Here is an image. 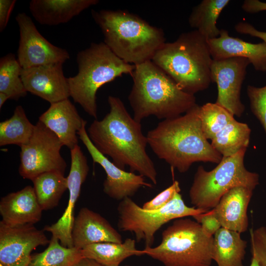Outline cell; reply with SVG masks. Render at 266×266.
<instances>
[{
    "label": "cell",
    "instance_id": "obj_26",
    "mask_svg": "<svg viewBox=\"0 0 266 266\" xmlns=\"http://www.w3.org/2000/svg\"><path fill=\"white\" fill-rule=\"evenodd\" d=\"M32 182L37 200L42 210L56 207L67 189V178L64 173L58 171L42 173Z\"/></svg>",
    "mask_w": 266,
    "mask_h": 266
},
{
    "label": "cell",
    "instance_id": "obj_28",
    "mask_svg": "<svg viewBox=\"0 0 266 266\" xmlns=\"http://www.w3.org/2000/svg\"><path fill=\"white\" fill-rule=\"evenodd\" d=\"M23 107L18 105L13 115L0 123V146L25 145L30 140L34 130Z\"/></svg>",
    "mask_w": 266,
    "mask_h": 266
},
{
    "label": "cell",
    "instance_id": "obj_8",
    "mask_svg": "<svg viewBox=\"0 0 266 266\" xmlns=\"http://www.w3.org/2000/svg\"><path fill=\"white\" fill-rule=\"evenodd\" d=\"M244 148L230 157H223L210 171L200 166L189 190L191 203L195 207L210 210L219 203L230 189L244 186L254 190L259 184V175L248 170L244 166Z\"/></svg>",
    "mask_w": 266,
    "mask_h": 266
},
{
    "label": "cell",
    "instance_id": "obj_29",
    "mask_svg": "<svg viewBox=\"0 0 266 266\" xmlns=\"http://www.w3.org/2000/svg\"><path fill=\"white\" fill-rule=\"evenodd\" d=\"M48 244L43 251L32 255L28 266H72L83 258L81 250L63 246L54 236Z\"/></svg>",
    "mask_w": 266,
    "mask_h": 266
},
{
    "label": "cell",
    "instance_id": "obj_38",
    "mask_svg": "<svg viewBox=\"0 0 266 266\" xmlns=\"http://www.w3.org/2000/svg\"><path fill=\"white\" fill-rule=\"evenodd\" d=\"M242 9L249 13L266 11V2L259 0H245L242 4Z\"/></svg>",
    "mask_w": 266,
    "mask_h": 266
},
{
    "label": "cell",
    "instance_id": "obj_18",
    "mask_svg": "<svg viewBox=\"0 0 266 266\" xmlns=\"http://www.w3.org/2000/svg\"><path fill=\"white\" fill-rule=\"evenodd\" d=\"M38 121L55 133L63 146L70 150L78 145L77 133L85 121L68 99L50 104Z\"/></svg>",
    "mask_w": 266,
    "mask_h": 266
},
{
    "label": "cell",
    "instance_id": "obj_40",
    "mask_svg": "<svg viewBox=\"0 0 266 266\" xmlns=\"http://www.w3.org/2000/svg\"><path fill=\"white\" fill-rule=\"evenodd\" d=\"M9 99L8 97L4 93L0 92V108L1 109L5 101Z\"/></svg>",
    "mask_w": 266,
    "mask_h": 266
},
{
    "label": "cell",
    "instance_id": "obj_34",
    "mask_svg": "<svg viewBox=\"0 0 266 266\" xmlns=\"http://www.w3.org/2000/svg\"><path fill=\"white\" fill-rule=\"evenodd\" d=\"M181 189L178 181H174L172 184L164 191L160 192L153 199L145 202L142 208L146 210H157L166 205L174 197L180 193Z\"/></svg>",
    "mask_w": 266,
    "mask_h": 266
},
{
    "label": "cell",
    "instance_id": "obj_20",
    "mask_svg": "<svg viewBox=\"0 0 266 266\" xmlns=\"http://www.w3.org/2000/svg\"><path fill=\"white\" fill-rule=\"evenodd\" d=\"M42 211L33 188L30 185L0 199V221L8 226L34 225L41 220Z\"/></svg>",
    "mask_w": 266,
    "mask_h": 266
},
{
    "label": "cell",
    "instance_id": "obj_36",
    "mask_svg": "<svg viewBox=\"0 0 266 266\" xmlns=\"http://www.w3.org/2000/svg\"><path fill=\"white\" fill-rule=\"evenodd\" d=\"M16 0H0V32L6 28Z\"/></svg>",
    "mask_w": 266,
    "mask_h": 266
},
{
    "label": "cell",
    "instance_id": "obj_1",
    "mask_svg": "<svg viewBox=\"0 0 266 266\" xmlns=\"http://www.w3.org/2000/svg\"><path fill=\"white\" fill-rule=\"evenodd\" d=\"M107 100L109 112L102 120L95 119L87 131L90 140L118 167L124 170L129 166L131 172H138L156 185L157 172L147 153V138L140 122L131 116L118 97L109 96Z\"/></svg>",
    "mask_w": 266,
    "mask_h": 266
},
{
    "label": "cell",
    "instance_id": "obj_19",
    "mask_svg": "<svg viewBox=\"0 0 266 266\" xmlns=\"http://www.w3.org/2000/svg\"><path fill=\"white\" fill-rule=\"evenodd\" d=\"M207 43L213 60L245 58L255 70L266 71V44L264 42H248L231 36L227 30L222 29L218 37L208 40Z\"/></svg>",
    "mask_w": 266,
    "mask_h": 266
},
{
    "label": "cell",
    "instance_id": "obj_3",
    "mask_svg": "<svg viewBox=\"0 0 266 266\" xmlns=\"http://www.w3.org/2000/svg\"><path fill=\"white\" fill-rule=\"evenodd\" d=\"M131 76L128 100L133 117L139 122L151 115L164 120L175 118L197 104L194 95L181 90L152 60L135 65Z\"/></svg>",
    "mask_w": 266,
    "mask_h": 266
},
{
    "label": "cell",
    "instance_id": "obj_31",
    "mask_svg": "<svg viewBox=\"0 0 266 266\" xmlns=\"http://www.w3.org/2000/svg\"><path fill=\"white\" fill-rule=\"evenodd\" d=\"M199 117L203 134L210 140L234 119L231 112L215 102L200 106Z\"/></svg>",
    "mask_w": 266,
    "mask_h": 266
},
{
    "label": "cell",
    "instance_id": "obj_30",
    "mask_svg": "<svg viewBox=\"0 0 266 266\" xmlns=\"http://www.w3.org/2000/svg\"><path fill=\"white\" fill-rule=\"evenodd\" d=\"M22 67L15 55L8 53L0 59V92L9 99L18 100L26 96L27 91L21 79Z\"/></svg>",
    "mask_w": 266,
    "mask_h": 266
},
{
    "label": "cell",
    "instance_id": "obj_23",
    "mask_svg": "<svg viewBox=\"0 0 266 266\" xmlns=\"http://www.w3.org/2000/svg\"><path fill=\"white\" fill-rule=\"evenodd\" d=\"M246 246L239 233L221 227L213 236L212 259L218 266H244Z\"/></svg>",
    "mask_w": 266,
    "mask_h": 266
},
{
    "label": "cell",
    "instance_id": "obj_24",
    "mask_svg": "<svg viewBox=\"0 0 266 266\" xmlns=\"http://www.w3.org/2000/svg\"><path fill=\"white\" fill-rule=\"evenodd\" d=\"M135 242L130 238L121 243L99 242L87 245L81 251L83 258L92 259L103 266H119L129 257L145 255L143 250L136 248Z\"/></svg>",
    "mask_w": 266,
    "mask_h": 266
},
{
    "label": "cell",
    "instance_id": "obj_33",
    "mask_svg": "<svg viewBox=\"0 0 266 266\" xmlns=\"http://www.w3.org/2000/svg\"><path fill=\"white\" fill-rule=\"evenodd\" d=\"M251 252L259 266H266V227L250 230Z\"/></svg>",
    "mask_w": 266,
    "mask_h": 266
},
{
    "label": "cell",
    "instance_id": "obj_17",
    "mask_svg": "<svg viewBox=\"0 0 266 266\" xmlns=\"http://www.w3.org/2000/svg\"><path fill=\"white\" fill-rule=\"evenodd\" d=\"M73 247L81 250L93 243L123 242L121 235L99 213L82 207L75 217L71 231Z\"/></svg>",
    "mask_w": 266,
    "mask_h": 266
},
{
    "label": "cell",
    "instance_id": "obj_42",
    "mask_svg": "<svg viewBox=\"0 0 266 266\" xmlns=\"http://www.w3.org/2000/svg\"></svg>",
    "mask_w": 266,
    "mask_h": 266
},
{
    "label": "cell",
    "instance_id": "obj_27",
    "mask_svg": "<svg viewBox=\"0 0 266 266\" xmlns=\"http://www.w3.org/2000/svg\"><path fill=\"white\" fill-rule=\"evenodd\" d=\"M250 134L247 124L234 119L214 136L211 144L223 157H230L247 148Z\"/></svg>",
    "mask_w": 266,
    "mask_h": 266
},
{
    "label": "cell",
    "instance_id": "obj_10",
    "mask_svg": "<svg viewBox=\"0 0 266 266\" xmlns=\"http://www.w3.org/2000/svg\"><path fill=\"white\" fill-rule=\"evenodd\" d=\"M63 146L57 135L38 121L28 143L20 146L21 176L32 181L49 171L65 173L67 165L60 153Z\"/></svg>",
    "mask_w": 266,
    "mask_h": 266
},
{
    "label": "cell",
    "instance_id": "obj_2",
    "mask_svg": "<svg viewBox=\"0 0 266 266\" xmlns=\"http://www.w3.org/2000/svg\"><path fill=\"white\" fill-rule=\"evenodd\" d=\"M197 104L183 115L165 119L148 132V144L155 155L180 173L198 162L219 164L223 156L204 136Z\"/></svg>",
    "mask_w": 266,
    "mask_h": 266
},
{
    "label": "cell",
    "instance_id": "obj_21",
    "mask_svg": "<svg viewBox=\"0 0 266 266\" xmlns=\"http://www.w3.org/2000/svg\"><path fill=\"white\" fill-rule=\"evenodd\" d=\"M253 190L244 186L235 187L221 198L212 209L221 227L240 233L248 227L247 208Z\"/></svg>",
    "mask_w": 266,
    "mask_h": 266
},
{
    "label": "cell",
    "instance_id": "obj_4",
    "mask_svg": "<svg viewBox=\"0 0 266 266\" xmlns=\"http://www.w3.org/2000/svg\"><path fill=\"white\" fill-rule=\"evenodd\" d=\"M91 14L102 33L103 42L127 63L136 65L151 61L166 42L162 29L127 11L92 10Z\"/></svg>",
    "mask_w": 266,
    "mask_h": 266
},
{
    "label": "cell",
    "instance_id": "obj_15",
    "mask_svg": "<svg viewBox=\"0 0 266 266\" xmlns=\"http://www.w3.org/2000/svg\"><path fill=\"white\" fill-rule=\"evenodd\" d=\"M70 150L71 165L66 177L69 198L63 214L55 223L44 227L43 230L50 233L59 239L61 244L66 247H73L71 231L75 219L74 208L79 197L81 187L86 180L89 171L86 157L78 145Z\"/></svg>",
    "mask_w": 266,
    "mask_h": 266
},
{
    "label": "cell",
    "instance_id": "obj_32",
    "mask_svg": "<svg viewBox=\"0 0 266 266\" xmlns=\"http://www.w3.org/2000/svg\"><path fill=\"white\" fill-rule=\"evenodd\" d=\"M251 111L259 120L266 133V85L257 87H247Z\"/></svg>",
    "mask_w": 266,
    "mask_h": 266
},
{
    "label": "cell",
    "instance_id": "obj_25",
    "mask_svg": "<svg viewBox=\"0 0 266 266\" xmlns=\"http://www.w3.org/2000/svg\"><path fill=\"white\" fill-rule=\"evenodd\" d=\"M230 1L229 0H203L193 8L189 17L190 27L207 40L218 37L220 30L217 26V21Z\"/></svg>",
    "mask_w": 266,
    "mask_h": 266
},
{
    "label": "cell",
    "instance_id": "obj_37",
    "mask_svg": "<svg viewBox=\"0 0 266 266\" xmlns=\"http://www.w3.org/2000/svg\"><path fill=\"white\" fill-rule=\"evenodd\" d=\"M235 30L241 34H248L259 38L266 44V32L256 29L252 25L245 22H240L234 26Z\"/></svg>",
    "mask_w": 266,
    "mask_h": 266
},
{
    "label": "cell",
    "instance_id": "obj_22",
    "mask_svg": "<svg viewBox=\"0 0 266 266\" xmlns=\"http://www.w3.org/2000/svg\"><path fill=\"white\" fill-rule=\"evenodd\" d=\"M99 2L98 0H32L29 3V9L39 24L57 26L69 22Z\"/></svg>",
    "mask_w": 266,
    "mask_h": 266
},
{
    "label": "cell",
    "instance_id": "obj_16",
    "mask_svg": "<svg viewBox=\"0 0 266 266\" xmlns=\"http://www.w3.org/2000/svg\"><path fill=\"white\" fill-rule=\"evenodd\" d=\"M62 63L22 68L21 77L28 92L50 104L70 97L67 78L64 74Z\"/></svg>",
    "mask_w": 266,
    "mask_h": 266
},
{
    "label": "cell",
    "instance_id": "obj_14",
    "mask_svg": "<svg viewBox=\"0 0 266 266\" xmlns=\"http://www.w3.org/2000/svg\"><path fill=\"white\" fill-rule=\"evenodd\" d=\"M85 120L77 134L86 147L94 163L101 166L106 174L103 183V192L109 197L122 200L133 196L141 187L152 188L153 185L146 182L144 177L134 172H127L116 166L106 156L100 153L90 140L86 130Z\"/></svg>",
    "mask_w": 266,
    "mask_h": 266
},
{
    "label": "cell",
    "instance_id": "obj_39",
    "mask_svg": "<svg viewBox=\"0 0 266 266\" xmlns=\"http://www.w3.org/2000/svg\"><path fill=\"white\" fill-rule=\"evenodd\" d=\"M72 266H103L95 261L86 258H82Z\"/></svg>",
    "mask_w": 266,
    "mask_h": 266
},
{
    "label": "cell",
    "instance_id": "obj_13",
    "mask_svg": "<svg viewBox=\"0 0 266 266\" xmlns=\"http://www.w3.org/2000/svg\"><path fill=\"white\" fill-rule=\"evenodd\" d=\"M44 232L34 225L11 226L0 221V266H28L32 252L50 242Z\"/></svg>",
    "mask_w": 266,
    "mask_h": 266
},
{
    "label": "cell",
    "instance_id": "obj_41",
    "mask_svg": "<svg viewBox=\"0 0 266 266\" xmlns=\"http://www.w3.org/2000/svg\"><path fill=\"white\" fill-rule=\"evenodd\" d=\"M250 266H259L257 262L253 257H252Z\"/></svg>",
    "mask_w": 266,
    "mask_h": 266
},
{
    "label": "cell",
    "instance_id": "obj_5",
    "mask_svg": "<svg viewBox=\"0 0 266 266\" xmlns=\"http://www.w3.org/2000/svg\"><path fill=\"white\" fill-rule=\"evenodd\" d=\"M152 61L187 93L204 90L212 82L213 59L207 40L195 30L164 43Z\"/></svg>",
    "mask_w": 266,
    "mask_h": 266
},
{
    "label": "cell",
    "instance_id": "obj_6",
    "mask_svg": "<svg viewBox=\"0 0 266 266\" xmlns=\"http://www.w3.org/2000/svg\"><path fill=\"white\" fill-rule=\"evenodd\" d=\"M77 74L67 78L70 97L97 119L96 94L103 85L123 74L132 75L135 65L117 56L103 42L92 43L76 56Z\"/></svg>",
    "mask_w": 266,
    "mask_h": 266
},
{
    "label": "cell",
    "instance_id": "obj_11",
    "mask_svg": "<svg viewBox=\"0 0 266 266\" xmlns=\"http://www.w3.org/2000/svg\"><path fill=\"white\" fill-rule=\"evenodd\" d=\"M15 19L20 32L17 59L22 68L64 64L69 59L66 49L52 44L40 34L27 14L19 13Z\"/></svg>",
    "mask_w": 266,
    "mask_h": 266
},
{
    "label": "cell",
    "instance_id": "obj_35",
    "mask_svg": "<svg viewBox=\"0 0 266 266\" xmlns=\"http://www.w3.org/2000/svg\"><path fill=\"white\" fill-rule=\"evenodd\" d=\"M201 226L203 233L208 236H212L221 227L215 217L212 209L205 213L199 214L192 216Z\"/></svg>",
    "mask_w": 266,
    "mask_h": 266
},
{
    "label": "cell",
    "instance_id": "obj_9",
    "mask_svg": "<svg viewBox=\"0 0 266 266\" xmlns=\"http://www.w3.org/2000/svg\"><path fill=\"white\" fill-rule=\"evenodd\" d=\"M208 210L187 206L180 193L165 207L146 210L131 198L121 200L117 207L120 230L133 233L137 242L143 240L145 247H151L156 233L165 224L177 218L205 213Z\"/></svg>",
    "mask_w": 266,
    "mask_h": 266
},
{
    "label": "cell",
    "instance_id": "obj_12",
    "mask_svg": "<svg viewBox=\"0 0 266 266\" xmlns=\"http://www.w3.org/2000/svg\"><path fill=\"white\" fill-rule=\"evenodd\" d=\"M249 64L246 58L233 57L213 60L211 65V81L216 83L218 89L215 103L237 117L242 116L245 108L240 95Z\"/></svg>",
    "mask_w": 266,
    "mask_h": 266
},
{
    "label": "cell",
    "instance_id": "obj_7",
    "mask_svg": "<svg viewBox=\"0 0 266 266\" xmlns=\"http://www.w3.org/2000/svg\"><path fill=\"white\" fill-rule=\"evenodd\" d=\"M213 247V236L205 234L200 223L181 218L163 232L160 244L143 251L165 266H210Z\"/></svg>",
    "mask_w": 266,
    "mask_h": 266
}]
</instances>
